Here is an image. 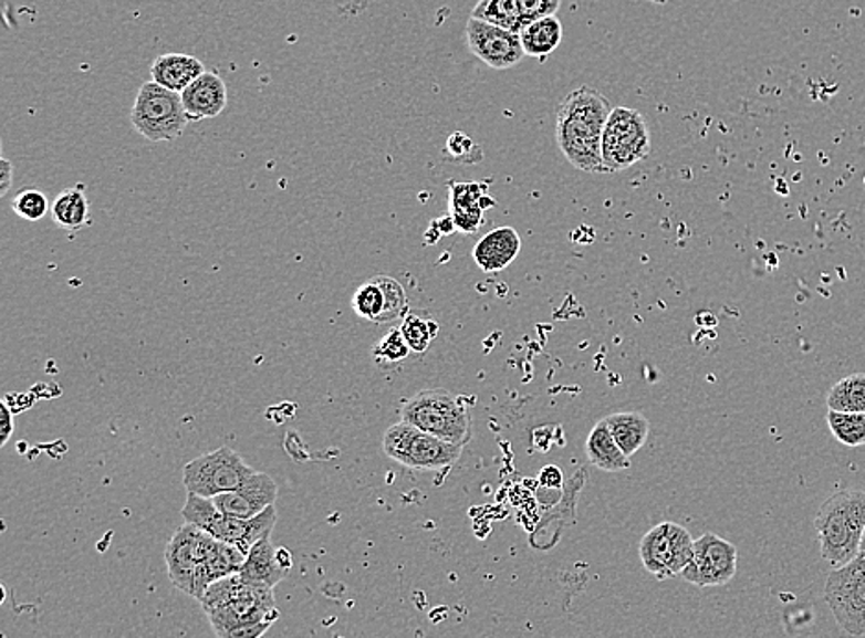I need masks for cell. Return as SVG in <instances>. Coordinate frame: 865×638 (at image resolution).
<instances>
[{"instance_id": "obj_25", "label": "cell", "mask_w": 865, "mask_h": 638, "mask_svg": "<svg viewBox=\"0 0 865 638\" xmlns=\"http://www.w3.org/2000/svg\"><path fill=\"white\" fill-rule=\"evenodd\" d=\"M828 410L865 414V373H853L832 386L826 395Z\"/></svg>"}, {"instance_id": "obj_4", "label": "cell", "mask_w": 865, "mask_h": 638, "mask_svg": "<svg viewBox=\"0 0 865 638\" xmlns=\"http://www.w3.org/2000/svg\"><path fill=\"white\" fill-rule=\"evenodd\" d=\"M403 421L433 433L447 443L466 447L471 439V414L456 395L447 389H423L405 402Z\"/></svg>"}, {"instance_id": "obj_33", "label": "cell", "mask_w": 865, "mask_h": 638, "mask_svg": "<svg viewBox=\"0 0 865 638\" xmlns=\"http://www.w3.org/2000/svg\"><path fill=\"white\" fill-rule=\"evenodd\" d=\"M524 27L539 19L552 18L561 8V0H517Z\"/></svg>"}, {"instance_id": "obj_37", "label": "cell", "mask_w": 865, "mask_h": 638, "mask_svg": "<svg viewBox=\"0 0 865 638\" xmlns=\"http://www.w3.org/2000/svg\"><path fill=\"white\" fill-rule=\"evenodd\" d=\"M539 480H541V483H543L544 488H561L563 485V474H561L560 469L555 466H549L544 467L543 472H541V477H539Z\"/></svg>"}, {"instance_id": "obj_13", "label": "cell", "mask_w": 865, "mask_h": 638, "mask_svg": "<svg viewBox=\"0 0 865 638\" xmlns=\"http://www.w3.org/2000/svg\"><path fill=\"white\" fill-rule=\"evenodd\" d=\"M466 43L478 60L494 71L515 67L527 56L519 34L478 19L467 21Z\"/></svg>"}, {"instance_id": "obj_27", "label": "cell", "mask_w": 865, "mask_h": 638, "mask_svg": "<svg viewBox=\"0 0 865 638\" xmlns=\"http://www.w3.org/2000/svg\"><path fill=\"white\" fill-rule=\"evenodd\" d=\"M400 333L414 353H425L438 334L439 325L423 312H408L400 323Z\"/></svg>"}, {"instance_id": "obj_6", "label": "cell", "mask_w": 865, "mask_h": 638, "mask_svg": "<svg viewBox=\"0 0 865 638\" xmlns=\"http://www.w3.org/2000/svg\"><path fill=\"white\" fill-rule=\"evenodd\" d=\"M383 449L388 458L417 471H441L460 460L463 447L447 443L408 422H395L384 432Z\"/></svg>"}, {"instance_id": "obj_11", "label": "cell", "mask_w": 865, "mask_h": 638, "mask_svg": "<svg viewBox=\"0 0 865 638\" xmlns=\"http://www.w3.org/2000/svg\"><path fill=\"white\" fill-rule=\"evenodd\" d=\"M692 535L676 522H660L652 527L638 544L644 568L657 579L681 576L694 555Z\"/></svg>"}, {"instance_id": "obj_23", "label": "cell", "mask_w": 865, "mask_h": 638, "mask_svg": "<svg viewBox=\"0 0 865 638\" xmlns=\"http://www.w3.org/2000/svg\"><path fill=\"white\" fill-rule=\"evenodd\" d=\"M52 220L58 228L67 231H80L93 222L90 201L85 198L82 185L65 189L56 196V200L52 203Z\"/></svg>"}, {"instance_id": "obj_3", "label": "cell", "mask_w": 865, "mask_h": 638, "mask_svg": "<svg viewBox=\"0 0 865 638\" xmlns=\"http://www.w3.org/2000/svg\"><path fill=\"white\" fill-rule=\"evenodd\" d=\"M821 555L828 565H847L859 555L865 532V491L843 489L821 505L814 521Z\"/></svg>"}, {"instance_id": "obj_29", "label": "cell", "mask_w": 865, "mask_h": 638, "mask_svg": "<svg viewBox=\"0 0 865 638\" xmlns=\"http://www.w3.org/2000/svg\"><path fill=\"white\" fill-rule=\"evenodd\" d=\"M353 311L356 316L367 322L383 323L384 312H386V295L377 279L362 284L353 295Z\"/></svg>"}, {"instance_id": "obj_9", "label": "cell", "mask_w": 865, "mask_h": 638, "mask_svg": "<svg viewBox=\"0 0 865 638\" xmlns=\"http://www.w3.org/2000/svg\"><path fill=\"white\" fill-rule=\"evenodd\" d=\"M256 472L253 467L242 460V456L237 450L231 447H220L189 461L184 469V483L187 493L215 499L218 494L231 493L235 489H239Z\"/></svg>"}, {"instance_id": "obj_24", "label": "cell", "mask_w": 865, "mask_h": 638, "mask_svg": "<svg viewBox=\"0 0 865 638\" xmlns=\"http://www.w3.org/2000/svg\"><path fill=\"white\" fill-rule=\"evenodd\" d=\"M519 38H521L522 49H524L527 56L546 57L561 45L563 24L555 15L539 19L535 23L524 27Z\"/></svg>"}, {"instance_id": "obj_15", "label": "cell", "mask_w": 865, "mask_h": 638, "mask_svg": "<svg viewBox=\"0 0 865 638\" xmlns=\"http://www.w3.org/2000/svg\"><path fill=\"white\" fill-rule=\"evenodd\" d=\"M200 527L192 526L185 522L178 532L174 533L170 543L165 550V561H167L168 576L170 582L184 590V593H195V574L198 566V537H200Z\"/></svg>"}, {"instance_id": "obj_7", "label": "cell", "mask_w": 865, "mask_h": 638, "mask_svg": "<svg viewBox=\"0 0 865 638\" xmlns=\"http://www.w3.org/2000/svg\"><path fill=\"white\" fill-rule=\"evenodd\" d=\"M189 115L181 93L165 90L156 82H146L132 107V124L150 143H168L184 135Z\"/></svg>"}, {"instance_id": "obj_32", "label": "cell", "mask_w": 865, "mask_h": 638, "mask_svg": "<svg viewBox=\"0 0 865 638\" xmlns=\"http://www.w3.org/2000/svg\"><path fill=\"white\" fill-rule=\"evenodd\" d=\"M12 209L18 217L29 222H40L41 218H45L49 212V200L46 196L40 190L29 189L19 192L13 200Z\"/></svg>"}, {"instance_id": "obj_36", "label": "cell", "mask_w": 865, "mask_h": 638, "mask_svg": "<svg viewBox=\"0 0 865 638\" xmlns=\"http://www.w3.org/2000/svg\"><path fill=\"white\" fill-rule=\"evenodd\" d=\"M0 444L4 447L8 443V439L13 432L12 411L8 408L7 402L0 405Z\"/></svg>"}, {"instance_id": "obj_21", "label": "cell", "mask_w": 865, "mask_h": 638, "mask_svg": "<svg viewBox=\"0 0 865 638\" xmlns=\"http://www.w3.org/2000/svg\"><path fill=\"white\" fill-rule=\"evenodd\" d=\"M585 454H587L591 466L596 467L600 471L621 472L629 469V458L622 452L605 419L588 432L587 441H585Z\"/></svg>"}, {"instance_id": "obj_20", "label": "cell", "mask_w": 865, "mask_h": 638, "mask_svg": "<svg viewBox=\"0 0 865 638\" xmlns=\"http://www.w3.org/2000/svg\"><path fill=\"white\" fill-rule=\"evenodd\" d=\"M486 187L478 184H455L450 187L452 223L461 233H472L482 223V212L489 203Z\"/></svg>"}, {"instance_id": "obj_19", "label": "cell", "mask_w": 865, "mask_h": 638, "mask_svg": "<svg viewBox=\"0 0 865 638\" xmlns=\"http://www.w3.org/2000/svg\"><path fill=\"white\" fill-rule=\"evenodd\" d=\"M152 82L174 93H184L195 80L206 73L200 60L189 54H163L152 65Z\"/></svg>"}, {"instance_id": "obj_34", "label": "cell", "mask_w": 865, "mask_h": 638, "mask_svg": "<svg viewBox=\"0 0 865 638\" xmlns=\"http://www.w3.org/2000/svg\"><path fill=\"white\" fill-rule=\"evenodd\" d=\"M478 150H480L478 145H475L466 134H460V132L450 135L449 140H447V151H449L450 157H455L458 161L469 163L467 157H471L472 151Z\"/></svg>"}, {"instance_id": "obj_39", "label": "cell", "mask_w": 865, "mask_h": 638, "mask_svg": "<svg viewBox=\"0 0 865 638\" xmlns=\"http://www.w3.org/2000/svg\"><path fill=\"white\" fill-rule=\"evenodd\" d=\"M859 554L865 555V532L864 538H862V546H859Z\"/></svg>"}, {"instance_id": "obj_2", "label": "cell", "mask_w": 865, "mask_h": 638, "mask_svg": "<svg viewBox=\"0 0 865 638\" xmlns=\"http://www.w3.org/2000/svg\"><path fill=\"white\" fill-rule=\"evenodd\" d=\"M200 604L218 637L237 627L279 618L273 587L250 582L240 574L212 583L201 596Z\"/></svg>"}, {"instance_id": "obj_16", "label": "cell", "mask_w": 865, "mask_h": 638, "mask_svg": "<svg viewBox=\"0 0 865 638\" xmlns=\"http://www.w3.org/2000/svg\"><path fill=\"white\" fill-rule=\"evenodd\" d=\"M270 537L272 535L262 537L261 541L253 544V548L250 550L248 559L239 574L250 582L264 583V585L275 587L286 577L290 568L294 565V559H292L289 550L275 548Z\"/></svg>"}, {"instance_id": "obj_10", "label": "cell", "mask_w": 865, "mask_h": 638, "mask_svg": "<svg viewBox=\"0 0 865 638\" xmlns=\"http://www.w3.org/2000/svg\"><path fill=\"white\" fill-rule=\"evenodd\" d=\"M825 602L843 631L865 637V555L828 574Z\"/></svg>"}, {"instance_id": "obj_17", "label": "cell", "mask_w": 865, "mask_h": 638, "mask_svg": "<svg viewBox=\"0 0 865 638\" xmlns=\"http://www.w3.org/2000/svg\"><path fill=\"white\" fill-rule=\"evenodd\" d=\"M181 101L192 123L215 118L228 106V87L217 73L206 71L181 93Z\"/></svg>"}, {"instance_id": "obj_26", "label": "cell", "mask_w": 865, "mask_h": 638, "mask_svg": "<svg viewBox=\"0 0 865 638\" xmlns=\"http://www.w3.org/2000/svg\"><path fill=\"white\" fill-rule=\"evenodd\" d=\"M471 18L510 30L513 34H521L524 29L517 0H480L477 7L472 8Z\"/></svg>"}, {"instance_id": "obj_18", "label": "cell", "mask_w": 865, "mask_h": 638, "mask_svg": "<svg viewBox=\"0 0 865 638\" xmlns=\"http://www.w3.org/2000/svg\"><path fill=\"white\" fill-rule=\"evenodd\" d=\"M521 237L513 228H497L478 240L472 259L486 273L502 272L521 251Z\"/></svg>"}, {"instance_id": "obj_8", "label": "cell", "mask_w": 865, "mask_h": 638, "mask_svg": "<svg viewBox=\"0 0 865 638\" xmlns=\"http://www.w3.org/2000/svg\"><path fill=\"white\" fill-rule=\"evenodd\" d=\"M652 151V135L643 113L615 107L605 124L602 159L605 172H621L644 161Z\"/></svg>"}, {"instance_id": "obj_12", "label": "cell", "mask_w": 865, "mask_h": 638, "mask_svg": "<svg viewBox=\"0 0 865 638\" xmlns=\"http://www.w3.org/2000/svg\"><path fill=\"white\" fill-rule=\"evenodd\" d=\"M737 546L716 533H704L694 541L692 561L681 576L698 587H723L737 574Z\"/></svg>"}, {"instance_id": "obj_14", "label": "cell", "mask_w": 865, "mask_h": 638, "mask_svg": "<svg viewBox=\"0 0 865 638\" xmlns=\"http://www.w3.org/2000/svg\"><path fill=\"white\" fill-rule=\"evenodd\" d=\"M278 499V483L267 472H256L239 489L212 499L218 510L237 519H253L273 505Z\"/></svg>"}, {"instance_id": "obj_1", "label": "cell", "mask_w": 865, "mask_h": 638, "mask_svg": "<svg viewBox=\"0 0 865 638\" xmlns=\"http://www.w3.org/2000/svg\"><path fill=\"white\" fill-rule=\"evenodd\" d=\"M611 112L607 98L588 85L572 91L561 101L555 139L572 167L582 172H605L602 139Z\"/></svg>"}, {"instance_id": "obj_22", "label": "cell", "mask_w": 865, "mask_h": 638, "mask_svg": "<svg viewBox=\"0 0 865 638\" xmlns=\"http://www.w3.org/2000/svg\"><path fill=\"white\" fill-rule=\"evenodd\" d=\"M605 422L627 458L643 449L648 439L649 421L640 411H618L605 417Z\"/></svg>"}, {"instance_id": "obj_35", "label": "cell", "mask_w": 865, "mask_h": 638, "mask_svg": "<svg viewBox=\"0 0 865 638\" xmlns=\"http://www.w3.org/2000/svg\"><path fill=\"white\" fill-rule=\"evenodd\" d=\"M272 624V620H264L259 621V624H251V626L237 627V629L223 632V635H220V638H261Z\"/></svg>"}, {"instance_id": "obj_31", "label": "cell", "mask_w": 865, "mask_h": 638, "mask_svg": "<svg viewBox=\"0 0 865 638\" xmlns=\"http://www.w3.org/2000/svg\"><path fill=\"white\" fill-rule=\"evenodd\" d=\"M375 279L383 286L384 295H386V312H384L383 323L405 320L408 314V297H406L403 284L388 275H377Z\"/></svg>"}, {"instance_id": "obj_28", "label": "cell", "mask_w": 865, "mask_h": 638, "mask_svg": "<svg viewBox=\"0 0 865 638\" xmlns=\"http://www.w3.org/2000/svg\"><path fill=\"white\" fill-rule=\"evenodd\" d=\"M826 425L832 436L845 447H862L865 444V414H847V411L828 410Z\"/></svg>"}, {"instance_id": "obj_30", "label": "cell", "mask_w": 865, "mask_h": 638, "mask_svg": "<svg viewBox=\"0 0 865 638\" xmlns=\"http://www.w3.org/2000/svg\"><path fill=\"white\" fill-rule=\"evenodd\" d=\"M411 349L406 344L405 336L400 333V328H392L386 336L381 338L375 347H373V358L377 360V364H384V366H395L399 362L406 360L410 355Z\"/></svg>"}, {"instance_id": "obj_38", "label": "cell", "mask_w": 865, "mask_h": 638, "mask_svg": "<svg viewBox=\"0 0 865 638\" xmlns=\"http://www.w3.org/2000/svg\"><path fill=\"white\" fill-rule=\"evenodd\" d=\"M13 184V165L8 159L0 161V196H7Z\"/></svg>"}, {"instance_id": "obj_5", "label": "cell", "mask_w": 865, "mask_h": 638, "mask_svg": "<svg viewBox=\"0 0 865 638\" xmlns=\"http://www.w3.org/2000/svg\"><path fill=\"white\" fill-rule=\"evenodd\" d=\"M181 513L185 522L200 527L217 541L239 546L246 554H250L257 541L272 535L273 526L278 524L275 505H270L267 511H262L261 515L253 519H237L218 510L212 499L195 493L187 494V502Z\"/></svg>"}]
</instances>
